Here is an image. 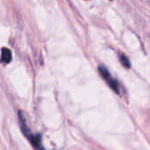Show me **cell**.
<instances>
[{
    "label": "cell",
    "instance_id": "obj_3",
    "mask_svg": "<svg viewBox=\"0 0 150 150\" xmlns=\"http://www.w3.org/2000/svg\"><path fill=\"white\" fill-rule=\"evenodd\" d=\"M12 51L7 48H3L1 50V62L4 64H9L12 61Z\"/></svg>",
    "mask_w": 150,
    "mask_h": 150
},
{
    "label": "cell",
    "instance_id": "obj_2",
    "mask_svg": "<svg viewBox=\"0 0 150 150\" xmlns=\"http://www.w3.org/2000/svg\"><path fill=\"white\" fill-rule=\"evenodd\" d=\"M98 70H99V73L101 74V76L108 83L110 88H111V89H113L117 94H118V92H119V90H118V84L112 78V76L110 75V73L109 72V71L107 70V68L103 66V65H100Z\"/></svg>",
    "mask_w": 150,
    "mask_h": 150
},
{
    "label": "cell",
    "instance_id": "obj_1",
    "mask_svg": "<svg viewBox=\"0 0 150 150\" xmlns=\"http://www.w3.org/2000/svg\"><path fill=\"white\" fill-rule=\"evenodd\" d=\"M19 120H20V125L21 128L22 132L24 135L28 138V139L31 142L32 146L35 150H45L42 144V139L39 134H32L30 132L29 127L27 125L25 117L21 111L19 112Z\"/></svg>",
    "mask_w": 150,
    "mask_h": 150
},
{
    "label": "cell",
    "instance_id": "obj_4",
    "mask_svg": "<svg viewBox=\"0 0 150 150\" xmlns=\"http://www.w3.org/2000/svg\"><path fill=\"white\" fill-rule=\"evenodd\" d=\"M120 61H121L122 64L125 67H126V68H130L131 67V63H130L128 57L125 55H124V54H121L120 55Z\"/></svg>",
    "mask_w": 150,
    "mask_h": 150
}]
</instances>
